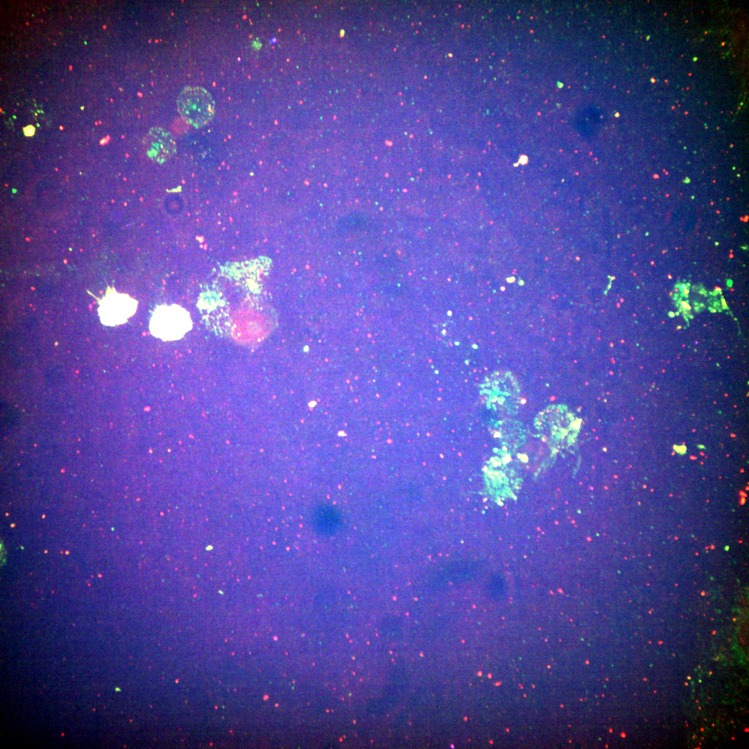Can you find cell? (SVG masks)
Listing matches in <instances>:
<instances>
[{"instance_id": "obj_1", "label": "cell", "mask_w": 749, "mask_h": 749, "mask_svg": "<svg viewBox=\"0 0 749 749\" xmlns=\"http://www.w3.org/2000/svg\"><path fill=\"white\" fill-rule=\"evenodd\" d=\"M192 325L190 315L185 309L175 304H162L154 310L149 329L155 337L169 341L182 338Z\"/></svg>"}, {"instance_id": "obj_2", "label": "cell", "mask_w": 749, "mask_h": 749, "mask_svg": "<svg viewBox=\"0 0 749 749\" xmlns=\"http://www.w3.org/2000/svg\"><path fill=\"white\" fill-rule=\"evenodd\" d=\"M178 111L184 120L195 128L208 123L215 113L211 94L200 86H187L177 98Z\"/></svg>"}, {"instance_id": "obj_3", "label": "cell", "mask_w": 749, "mask_h": 749, "mask_svg": "<svg viewBox=\"0 0 749 749\" xmlns=\"http://www.w3.org/2000/svg\"><path fill=\"white\" fill-rule=\"evenodd\" d=\"M98 304L97 310L100 320L103 325L110 327L126 322L137 308L135 299L110 287H107L105 295L98 300Z\"/></svg>"}, {"instance_id": "obj_4", "label": "cell", "mask_w": 749, "mask_h": 749, "mask_svg": "<svg viewBox=\"0 0 749 749\" xmlns=\"http://www.w3.org/2000/svg\"><path fill=\"white\" fill-rule=\"evenodd\" d=\"M539 423L544 436L557 442L563 441L569 436L572 438L577 427L573 415L560 408L546 410Z\"/></svg>"}, {"instance_id": "obj_5", "label": "cell", "mask_w": 749, "mask_h": 749, "mask_svg": "<svg viewBox=\"0 0 749 749\" xmlns=\"http://www.w3.org/2000/svg\"><path fill=\"white\" fill-rule=\"evenodd\" d=\"M147 155L153 161L164 163L176 153V142L171 132L164 128H151L144 141Z\"/></svg>"}, {"instance_id": "obj_6", "label": "cell", "mask_w": 749, "mask_h": 749, "mask_svg": "<svg viewBox=\"0 0 749 749\" xmlns=\"http://www.w3.org/2000/svg\"><path fill=\"white\" fill-rule=\"evenodd\" d=\"M24 132L27 137L32 136L35 133V128L33 126H28L24 128Z\"/></svg>"}]
</instances>
